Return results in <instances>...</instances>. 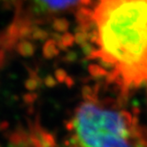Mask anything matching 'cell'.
I'll use <instances>...</instances> for the list:
<instances>
[{
  "instance_id": "obj_1",
  "label": "cell",
  "mask_w": 147,
  "mask_h": 147,
  "mask_svg": "<svg viewBox=\"0 0 147 147\" xmlns=\"http://www.w3.org/2000/svg\"><path fill=\"white\" fill-rule=\"evenodd\" d=\"M92 56L123 90L147 86V0H86Z\"/></svg>"
},
{
  "instance_id": "obj_2",
  "label": "cell",
  "mask_w": 147,
  "mask_h": 147,
  "mask_svg": "<svg viewBox=\"0 0 147 147\" xmlns=\"http://www.w3.org/2000/svg\"><path fill=\"white\" fill-rule=\"evenodd\" d=\"M68 132L73 147H147V130L131 113L97 98L78 105Z\"/></svg>"
},
{
  "instance_id": "obj_3",
  "label": "cell",
  "mask_w": 147,
  "mask_h": 147,
  "mask_svg": "<svg viewBox=\"0 0 147 147\" xmlns=\"http://www.w3.org/2000/svg\"><path fill=\"white\" fill-rule=\"evenodd\" d=\"M86 0H13V17L5 33L6 46L14 45L37 26L82 7Z\"/></svg>"
}]
</instances>
